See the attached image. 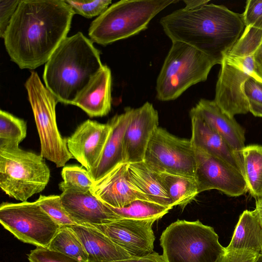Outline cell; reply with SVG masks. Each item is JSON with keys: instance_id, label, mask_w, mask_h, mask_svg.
<instances>
[{"instance_id": "cell-1", "label": "cell", "mask_w": 262, "mask_h": 262, "mask_svg": "<svg viewBox=\"0 0 262 262\" xmlns=\"http://www.w3.org/2000/svg\"><path fill=\"white\" fill-rule=\"evenodd\" d=\"M74 14L65 0H20L3 37L11 59L21 69L46 63L67 37Z\"/></svg>"}, {"instance_id": "cell-2", "label": "cell", "mask_w": 262, "mask_h": 262, "mask_svg": "<svg viewBox=\"0 0 262 262\" xmlns=\"http://www.w3.org/2000/svg\"><path fill=\"white\" fill-rule=\"evenodd\" d=\"M160 23L172 42L186 43L220 64L245 28L242 14L208 3L193 9H177Z\"/></svg>"}, {"instance_id": "cell-3", "label": "cell", "mask_w": 262, "mask_h": 262, "mask_svg": "<svg viewBox=\"0 0 262 262\" xmlns=\"http://www.w3.org/2000/svg\"><path fill=\"white\" fill-rule=\"evenodd\" d=\"M100 52L80 32L67 37L45 63L46 87L58 101L72 104L103 67Z\"/></svg>"}, {"instance_id": "cell-4", "label": "cell", "mask_w": 262, "mask_h": 262, "mask_svg": "<svg viewBox=\"0 0 262 262\" xmlns=\"http://www.w3.org/2000/svg\"><path fill=\"white\" fill-rule=\"evenodd\" d=\"M177 0H124L112 4L91 24L89 36L103 46L147 29L151 20Z\"/></svg>"}, {"instance_id": "cell-5", "label": "cell", "mask_w": 262, "mask_h": 262, "mask_svg": "<svg viewBox=\"0 0 262 262\" xmlns=\"http://www.w3.org/2000/svg\"><path fill=\"white\" fill-rule=\"evenodd\" d=\"M217 63L209 56L183 42H172L156 82L157 98L176 99L189 88L207 80Z\"/></svg>"}, {"instance_id": "cell-6", "label": "cell", "mask_w": 262, "mask_h": 262, "mask_svg": "<svg viewBox=\"0 0 262 262\" xmlns=\"http://www.w3.org/2000/svg\"><path fill=\"white\" fill-rule=\"evenodd\" d=\"M165 262H216L225 251L214 229L199 220H178L162 233Z\"/></svg>"}, {"instance_id": "cell-7", "label": "cell", "mask_w": 262, "mask_h": 262, "mask_svg": "<svg viewBox=\"0 0 262 262\" xmlns=\"http://www.w3.org/2000/svg\"><path fill=\"white\" fill-rule=\"evenodd\" d=\"M50 171L41 155L19 146L0 148V187L9 196L26 202L42 191Z\"/></svg>"}, {"instance_id": "cell-8", "label": "cell", "mask_w": 262, "mask_h": 262, "mask_svg": "<svg viewBox=\"0 0 262 262\" xmlns=\"http://www.w3.org/2000/svg\"><path fill=\"white\" fill-rule=\"evenodd\" d=\"M25 86L39 137L40 155L57 167H63L73 158L67 138L62 137L58 128L55 108L58 101L35 71L31 72Z\"/></svg>"}, {"instance_id": "cell-9", "label": "cell", "mask_w": 262, "mask_h": 262, "mask_svg": "<svg viewBox=\"0 0 262 262\" xmlns=\"http://www.w3.org/2000/svg\"><path fill=\"white\" fill-rule=\"evenodd\" d=\"M0 222L19 240L44 248H48L61 227L36 201L3 202Z\"/></svg>"}, {"instance_id": "cell-10", "label": "cell", "mask_w": 262, "mask_h": 262, "mask_svg": "<svg viewBox=\"0 0 262 262\" xmlns=\"http://www.w3.org/2000/svg\"><path fill=\"white\" fill-rule=\"evenodd\" d=\"M143 162L155 173L195 177V156L190 139L177 137L161 127L154 132Z\"/></svg>"}, {"instance_id": "cell-11", "label": "cell", "mask_w": 262, "mask_h": 262, "mask_svg": "<svg viewBox=\"0 0 262 262\" xmlns=\"http://www.w3.org/2000/svg\"><path fill=\"white\" fill-rule=\"evenodd\" d=\"M193 148L196 161L194 178L199 193L216 189L230 196H239L248 191L242 172L217 157Z\"/></svg>"}, {"instance_id": "cell-12", "label": "cell", "mask_w": 262, "mask_h": 262, "mask_svg": "<svg viewBox=\"0 0 262 262\" xmlns=\"http://www.w3.org/2000/svg\"><path fill=\"white\" fill-rule=\"evenodd\" d=\"M215 87L214 101L226 114L236 115L249 112V102L244 92V84L252 73L243 63L225 55L221 64Z\"/></svg>"}, {"instance_id": "cell-13", "label": "cell", "mask_w": 262, "mask_h": 262, "mask_svg": "<svg viewBox=\"0 0 262 262\" xmlns=\"http://www.w3.org/2000/svg\"><path fill=\"white\" fill-rule=\"evenodd\" d=\"M155 219L121 218L104 225H93L132 256L141 257L154 252Z\"/></svg>"}, {"instance_id": "cell-14", "label": "cell", "mask_w": 262, "mask_h": 262, "mask_svg": "<svg viewBox=\"0 0 262 262\" xmlns=\"http://www.w3.org/2000/svg\"><path fill=\"white\" fill-rule=\"evenodd\" d=\"M158 124V113L151 103L146 102L139 107L131 108L123 138L124 163L143 161L149 140Z\"/></svg>"}, {"instance_id": "cell-15", "label": "cell", "mask_w": 262, "mask_h": 262, "mask_svg": "<svg viewBox=\"0 0 262 262\" xmlns=\"http://www.w3.org/2000/svg\"><path fill=\"white\" fill-rule=\"evenodd\" d=\"M111 131V126L90 119L80 124L67 138L69 151L88 171L99 161Z\"/></svg>"}, {"instance_id": "cell-16", "label": "cell", "mask_w": 262, "mask_h": 262, "mask_svg": "<svg viewBox=\"0 0 262 262\" xmlns=\"http://www.w3.org/2000/svg\"><path fill=\"white\" fill-rule=\"evenodd\" d=\"M59 188L63 207L78 225H104L121 219L91 190Z\"/></svg>"}, {"instance_id": "cell-17", "label": "cell", "mask_w": 262, "mask_h": 262, "mask_svg": "<svg viewBox=\"0 0 262 262\" xmlns=\"http://www.w3.org/2000/svg\"><path fill=\"white\" fill-rule=\"evenodd\" d=\"M91 191L100 200L114 208L123 207L136 200L150 201L130 181L126 163L119 164L94 182Z\"/></svg>"}, {"instance_id": "cell-18", "label": "cell", "mask_w": 262, "mask_h": 262, "mask_svg": "<svg viewBox=\"0 0 262 262\" xmlns=\"http://www.w3.org/2000/svg\"><path fill=\"white\" fill-rule=\"evenodd\" d=\"M189 114L193 147L223 159L243 173L242 157L192 109Z\"/></svg>"}, {"instance_id": "cell-19", "label": "cell", "mask_w": 262, "mask_h": 262, "mask_svg": "<svg viewBox=\"0 0 262 262\" xmlns=\"http://www.w3.org/2000/svg\"><path fill=\"white\" fill-rule=\"evenodd\" d=\"M242 156L245 133L234 118L224 112L214 100L201 99L191 108Z\"/></svg>"}, {"instance_id": "cell-20", "label": "cell", "mask_w": 262, "mask_h": 262, "mask_svg": "<svg viewBox=\"0 0 262 262\" xmlns=\"http://www.w3.org/2000/svg\"><path fill=\"white\" fill-rule=\"evenodd\" d=\"M131 108L123 113L114 116L109 121L111 131L102 155L96 165L89 171L94 182L106 175L123 162V138L128 124Z\"/></svg>"}, {"instance_id": "cell-21", "label": "cell", "mask_w": 262, "mask_h": 262, "mask_svg": "<svg viewBox=\"0 0 262 262\" xmlns=\"http://www.w3.org/2000/svg\"><path fill=\"white\" fill-rule=\"evenodd\" d=\"M111 71L103 65L72 105L80 107L91 117L106 116L111 109Z\"/></svg>"}, {"instance_id": "cell-22", "label": "cell", "mask_w": 262, "mask_h": 262, "mask_svg": "<svg viewBox=\"0 0 262 262\" xmlns=\"http://www.w3.org/2000/svg\"><path fill=\"white\" fill-rule=\"evenodd\" d=\"M70 227L82 243L88 255V262H110L133 257L93 225Z\"/></svg>"}, {"instance_id": "cell-23", "label": "cell", "mask_w": 262, "mask_h": 262, "mask_svg": "<svg viewBox=\"0 0 262 262\" xmlns=\"http://www.w3.org/2000/svg\"><path fill=\"white\" fill-rule=\"evenodd\" d=\"M228 250L250 251L262 254V224L255 209L241 214Z\"/></svg>"}, {"instance_id": "cell-24", "label": "cell", "mask_w": 262, "mask_h": 262, "mask_svg": "<svg viewBox=\"0 0 262 262\" xmlns=\"http://www.w3.org/2000/svg\"><path fill=\"white\" fill-rule=\"evenodd\" d=\"M127 171L132 183L150 201L172 208L171 201L158 179L156 173L143 161L127 164Z\"/></svg>"}, {"instance_id": "cell-25", "label": "cell", "mask_w": 262, "mask_h": 262, "mask_svg": "<svg viewBox=\"0 0 262 262\" xmlns=\"http://www.w3.org/2000/svg\"><path fill=\"white\" fill-rule=\"evenodd\" d=\"M173 206H179L183 209L199 193L194 177L156 173Z\"/></svg>"}, {"instance_id": "cell-26", "label": "cell", "mask_w": 262, "mask_h": 262, "mask_svg": "<svg viewBox=\"0 0 262 262\" xmlns=\"http://www.w3.org/2000/svg\"><path fill=\"white\" fill-rule=\"evenodd\" d=\"M242 157L248 191L255 200L262 199V145L245 146Z\"/></svg>"}, {"instance_id": "cell-27", "label": "cell", "mask_w": 262, "mask_h": 262, "mask_svg": "<svg viewBox=\"0 0 262 262\" xmlns=\"http://www.w3.org/2000/svg\"><path fill=\"white\" fill-rule=\"evenodd\" d=\"M48 248L79 262L89 261L88 254L82 243L70 226H61Z\"/></svg>"}, {"instance_id": "cell-28", "label": "cell", "mask_w": 262, "mask_h": 262, "mask_svg": "<svg viewBox=\"0 0 262 262\" xmlns=\"http://www.w3.org/2000/svg\"><path fill=\"white\" fill-rule=\"evenodd\" d=\"M110 208L121 218L137 220H158L171 207L143 200H134L122 208Z\"/></svg>"}, {"instance_id": "cell-29", "label": "cell", "mask_w": 262, "mask_h": 262, "mask_svg": "<svg viewBox=\"0 0 262 262\" xmlns=\"http://www.w3.org/2000/svg\"><path fill=\"white\" fill-rule=\"evenodd\" d=\"M27 135L26 122L11 114L0 111V148L19 146Z\"/></svg>"}, {"instance_id": "cell-30", "label": "cell", "mask_w": 262, "mask_h": 262, "mask_svg": "<svg viewBox=\"0 0 262 262\" xmlns=\"http://www.w3.org/2000/svg\"><path fill=\"white\" fill-rule=\"evenodd\" d=\"M261 42L262 29L253 26L245 27L242 35L227 54L241 57L253 55Z\"/></svg>"}, {"instance_id": "cell-31", "label": "cell", "mask_w": 262, "mask_h": 262, "mask_svg": "<svg viewBox=\"0 0 262 262\" xmlns=\"http://www.w3.org/2000/svg\"><path fill=\"white\" fill-rule=\"evenodd\" d=\"M63 181L59 187H64L78 191H89L92 188L94 182L89 171L83 166L70 165L64 166L61 171Z\"/></svg>"}, {"instance_id": "cell-32", "label": "cell", "mask_w": 262, "mask_h": 262, "mask_svg": "<svg viewBox=\"0 0 262 262\" xmlns=\"http://www.w3.org/2000/svg\"><path fill=\"white\" fill-rule=\"evenodd\" d=\"M36 201L43 210L60 226L78 225L63 207L60 195H40Z\"/></svg>"}, {"instance_id": "cell-33", "label": "cell", "mask_w": 262, "mask_h": 262, "mask_svg": "<svg viewBox=\"0 0 262 262\" xmlns=\"http://www.w3.org/2000/svg\"><path fill=\"white\" fill-rule=\"evenodd\" d=\"M71 7L74 13L86 18L99 16L102 14L112 3L110 0L72 1L65 0Z\"/></svg>"}, {"instance_id": "cell-34", "label": "cell", "mask_w": 262, "mask_h": 262, "mask_svg": "<svg viewBox=\"0 0 262 262\" xmlns=\"http://www.w3.org/2000/svg\"><path fill=\"white\" fill-rule=\"evenodd\" d=\"M28 258L29 262H79L61 252L41 247L31 250Z\"/></svg>"}, {"instance_id": "cell-35", "label": "cell", "mask_w": 262, "mask_h": 262, "mask_svg": "<svg viewBox=\"0 0 262 262\" xmlns=\"http://www.w3.org/2000/svg\"><path fill=\"white\" fill-rule=\"evenodd\" d=\"M245 27L253 26L262 29V0H248L242 14Z\"/></svg>"}, {"instance_id": "cell-36", "label": "cell", "mask_w": 262, "mask_h": 262, "mask_svg": "<svg viewBox=\"0 0 262 262\" xmlns=\"http://www.w3.org/2000/svg\"><path fill=\"white\" fill-rule=\"evenodd\" d=\"M20 0H0V36L3 38Z\"/></svg>"}, {"instance_id": "cell-37", "label": "cell", "mask_w": 262, "mask_h": 262, "mask_svg": "<svg viewBox=\"0 0 262 262\" xmlns=\"http://www.w3.org/2000/svg\"><path fill=\"white\" fill-rule=\"evenodd\" d=\"M258 255L250 251L228 250L225 247L216 262H255Z\"/></svg>"}, {"instance_id": "cell-38", "label": "cell", "mask_w": 262, "mask_h": 262, "mask_svg": "<svg viewBox=\"0 0 262 262\" xmlns=\"http://www.w3.org/2000/svg\"><path fill=\"white\" fill-rule=\"evenodd\" d=\"M244 92L249 102L262 105V82L249 77L245 83Z\"/></svg>"}, {"instance_id": "cell-39", "label": "cell", "mask_w": 262, "mask_h": 262, "mask_svg": "<svg viewBox=\"0 0 262 262\" xmlns=\"http://www.w3.org/2000/svg\"><path fill=\"white\" fill-rule=\"evenodd\" d=\"M110 262H165V261L162 255L154 252L151 254L143 257H132L127 259Z\"/></svg>"}, {"instance_id": "cell-40", "label": "cell", "mask_w": 262, "mask_h": 262, "mask_svg": "<svg viewBox=\"0 0 262 262\" xmlns=\"http://www.w3.org/2000/svg\"><path fill=\"white\" fill-rule=\"evenodd\" d=\"M253 58L257 79L262 82V42L254 53Z\"/></svg>"}, {"instance_id": "cell-41", "label": "cell", "mask_w": 262, "mask_h": 262, "mask_svg": "<svg viewBox=\"0 0 262 262\" xmlns=\"http://www.w3.org/2000/svg\"><path fill=\"white\" fill-rule=\"evenodd\" d=\"M209 1L207 0H185L183 2L185 4L184 8L186 9H193L208 3Z\"/></svg>"}, {"instance_id": "cell-42", "label": "cell", "mask_w": 262, "mask_h": 262, "mask_svg": "<svg viewBox=\"0 0 262 262\" xmlns=\"http://www.w3.org/2000/svg\"><path fill=\"white\" fill-rule=\"evenodd\" d=\"M249 112L255 116L262 117V105L249 102Z\"/></svg>"}, {"instance_id": "cell-43", "label": "cell", "mask_w": 262, "mask_h": 262, "mask_svg": "<svg viewBox=\"0 0 262 262\" xmlns=\"http://www.w3.org/2000/svg\"><path fill=\"white\" fill-rule=\"evenodd\" d=\"M256 210L260 221L262 224V199L256 200Z\"/></svg>"}, {"instance_id": "cell-44", "label": "cell", "mask_w": 262, "mask_h": 262, "mask_svg": "<svg viewBox=\"0 0 262 262\" xmlns=\"http://www.w3.org/2000/svg\"><path fill=\"white\" fill-rule=\"evenodd\" d=\"M255 262H262V254L258 255Z\"/></svg>"}]
</instances>
